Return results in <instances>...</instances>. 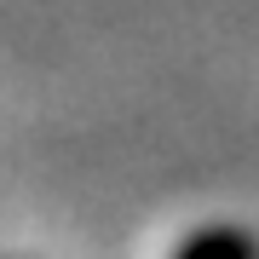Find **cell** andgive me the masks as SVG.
Instances as JSON below:
<instances>
[]
</instances>
